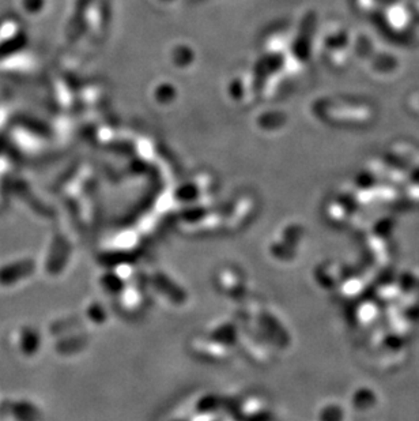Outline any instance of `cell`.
Listing matches in <instances>:
<instances>
[{
  "label": "cell",
  "instance_id": "cell-1",
  "mask_svg": "<svg viewBox=\"0 0 419 421\" xmlns=\"http://www.w3.org/2000/svg\"><path fill=\"white\" fill-rule=\"evenodd\" d=\"M36 263L32 259H22L0 267V285L10 287L35 273Z\"/></svg>",
  "mask_w": 419,
  "mask_h": 421
},
{
  "label": "cell",
  "instance_id": "cell-2",
  "mask_svg": "<svg viewBox=\"0 0 419 421\" xmlns=\"http://www.w3.org/2000/svg\"><path fill=\"white\" fill-rule=\"evenodd\" d=\"M0 410L11 415L17 421H40L41 413L36 405L28 401L4 403L0 405Z\"/></svg>",
  "mask_w": 419,
  "mask_h": 421
},
{
  "label": "cell",
  "instance_id": "cell-3",
  "mask_svg": "<svg viewBox=\"0 0 419 421\" xmlns=\"http://www.w3.org/2000/svg\"><path fill=\"white\" fill-rule=\"evenodd\" d=\"M40 333L35 328H25L20 331L19 337V348L22 350L23 354L26 356H33L40 348Z\"/></svg>",
  "mask_w": 419,
  "mask_h": 421
}]
</instances>
